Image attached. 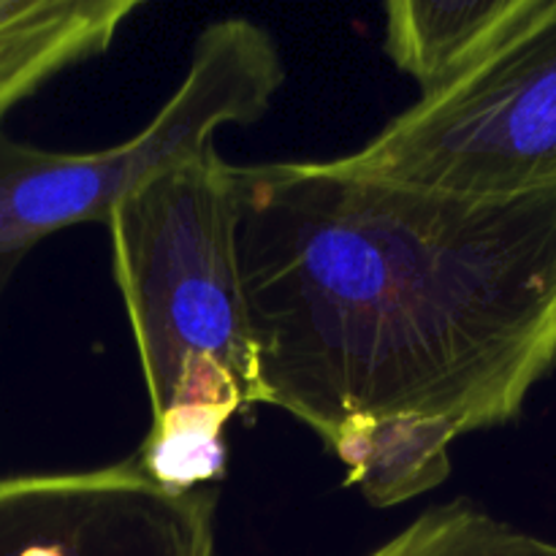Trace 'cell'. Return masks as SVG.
Masks as SVG:
<instances>
[{"mask_svg":"<svg viewBox=\"0 0 556 556\" xmlns=\"http://www.w3.org/2000/svg\"><path fill=\"white\" fill-rule=\"evenodd\" d=\"M264 405L505 427L556 367V188L456 195L340 161L233 166Z\"/></svg>","mask_w":556,"mask_h":556,"instance_id":"6da1fadb","label":"cell"},{"mask_svg":"<svg viewBox=\"0 0 556 556\" xmlns=\"http://www.w3.org/2000/svg\"><path fill=\"white\" fill-rule=\"evenodd\" d=\"M114 280L150 396L136 462L166 489L212 486L226 424L264 405L237 258V179L217 155L157 174L109 217Z\"/></svg>","mask_w":556,"mask_h":556,"instance_id":"7a4b0ae2","label":"cell"},{"mask_svg":"<svg viewBox=\"0 0 556 556\" xmlns=\"http://www.w3.org/2000/svg\"><path fill=\"white\" fill-rule=\"evenodd\" d=\"M282 79L271 33L226 16L199 33L174 96L123 144L54 152L11 139L0 125V286L43 239L81 223H109L117 204L157 174L212 155L223 125L264 117Z\"/></svg>","mask_w":556,"mask_h":556,"instance_id":"3957f363","label":"cell"},{"mask_svg":"<svg viewBox=\"0 0 556 556\" xmlns=\"http://www.w3.org/2000/svg\"><path fill=\"white\" fill-rule=\"evenodd\" d=\"M340 166L456 195L556 188V0L530 9L476 71L418 98Z\"/></svg>","mask_w":556,"mask_h":556,"instance_id":"277c9868","label":"cell"},{"mask_svg":"<svg viewBox=\"0 0 556 556\" xmlns=\"http://www.w3.org/2000/svg\"><path fill=\"white\" fill-rule=\"evenodd\" d=\"M217 489L177 492L136 459L0 478V556H215Z\"/></svg>","mask_w":556,"mask_h":556,"instance_id":"5b68a950","label":"cell"},{"mask_svg":"<svg viewBox=\"0 0 556 556\" xmlns=\"http://www.w3.org/2000/svg\"><path fill=\"white\" fill-rule=\"evenodd\" d=\"M139 0H0V125L49 79L109 52Z\"/></svg>","mask_w":556,"mask_h":556,"instance_id":"8992f818","label":"cell"},{"mask_svg":"<svg viewBox=\"0 0 556 556\" xmlns=\"http://www.w3.org/2000/svg\"><path fill=\"white\" fill-rule=\"evenodd\" d=\"M527 9L530 0H394L386 5V52L432 98L476 71Z\"/></svg>","mask_w":556,"mask_h":556,"instance_id":"52a82bcc","label":"cell"},{"mask_svg":"<svg viewBox=\"0 0 556 556\" xmlns=\"http://www.w3.org/2000/svg\"><path fill=\"white\" fill-rule=\"evenodd\" d=\"M459 438L443 418L394 416L351 424L326 448L348 467V486L372 508H394L445 483L454 470L451 445Z\"/></svg>","mask_w":556,"mask_h":556,"instance_id":"ba28073f","label":"cell"},{"mask_svg":"<svg viewBox=\"0 0 556 556\" xmlns=\"http://www.w3.org/2000/svg\"><path fill=\"white\" fill-rule=\"evenodd\" d=\"M367 556H556V543L500 521L470 500L434 505Z\"/></svg>","mask_w":556,"mask_h":556,"instance_id":"9c48e42d","label":"cell"}]
</instances>
